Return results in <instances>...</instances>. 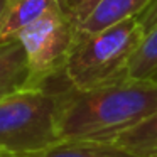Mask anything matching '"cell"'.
<instances>
[{
    "label": "cell",
    "mask_w": 157,
    "mask_h": 157,
    "mask_svg": "<svg viewBox=\"0 0 157 157\" xmlns=\"http://www.w3.org/2000/svg\"><path fill=\"white\" fill-rule=\"evenodd\" d=\"M27 88H36L27 56L17 37L0 44V100Z\"/></svg>",
    "instance_id": "5b68a950"
},
{
    "label": "cell",
    "mask_w": 157,
    "mask_h": 157,
    "mask_svg": "<svg viewBox=\"0 0 157 157\" xmlns=\"http://www.w3.org/2000/svg\"><path fill=\"white\" fill-rule=\"evenodd\" d=\"M145 31L139 17L93 34H76L64 76L76 90H91L128 78V64Z\"/></svg>",
    "instance_id": "7a4b0ae2"
},
{
    "label": "cell",
    "mask_w": 157,
    "mask_h": 157,
    "mask_svg": "<svg viewBox=\"0 0 157 157\" xmlns=\"http://www.w3.org/2000/svg\"><path fill=\"white\" fill-rule=\"evenodd\" d=\"M2 157H9V155H2Z\"/></svg>",
    "instance_id": "9a60e30c"
},
{
    "label": "cell",
    "mask_w": 157,
    "mask_h": 157,
    "mask_svg": "<svg viewBox=\"0 0 157 157\" xmlns=\"http://www.w3.org/2000/svg\"><path fill=\"white\" fill-rule=\"evenodd\" d=\"M157 110V79L125 78L91 90H59L61 140L113 142Z\"/></svg>",
    "instance_id": "6da1fadb"
},
{
    "label": "cell",
    "mask_w": 157,
    "mask_h": 157,
    "mask_svg": "<svg viewBox=\"0 0 157 157\" xmlns=\"http://www.w3.org/2000/svg\"><path fill=\"white\" fill-rule=\"evenodd\" d=\"M31 157H137L113 142L59 140L49 149Z\"/></svg>",
    "instance_id": "ba28073f"
},
{
    "label": "cell",
    "mask_w": 157,
    "mask_h": 157,
    "mask_svg": "<svg viewBox=\"0 0 157 157\" xmlns=\"http://www.w3.org/2000/svg\"><path fill=\"white\" fill-rule=\"evenodd\" d=\"M59 90L27 88L0 100V152L31 157L58 144Z\"/></svg>",
    "instance_id": "3957f363"
},
{
    "label": "cell",
    "mask_w": 157,
    "mask_h": 157,
    "mask_svg": "<svg viewBox=\"0 0 157 157\" xmlns=\"http://www.w3.org/2000/svg\"><path fill=\"white\" fill-rule=\"evenodd\" d=\"M2 155H4V154H2V152H0V157H2Z\"/></svg>",
    "instance_id": "5bb4252c"
},
{
    "label": "cell",
    "mask_w": 157,
    "mask_h": 157,
    "mask_svg": "<svg viewBox=\"0 0 157 157\" xmlns=\"http://www.w3.org/2000/svg\"><path fill=\"white\" fill-rule=\"evenodd\" d=\"M27 56L36 88L64 76V66L76 39V22L61 2L17 34Z\"/></svg>",
    "instance_id": "277c9868"
},
{
    "label": "cell",
    "mask_w": 157,
    "mask_h": 157,
    "mask_svg": "<svg viewBox=\"0 0 157 157\" xmlns=\"http://www.w3.org/2000/svg\"><path fill=\"white\" fill-rule=\"evenodd\" d=\"M64 0H7L0 14V44L36 22L39 17Z\"/></svg>",
    "instance_id": "52a82bcc"
},
{
    "label": "cell",
    "mask_w": 157,
    "mask_h": 157,
    "mask_svg": "<svg viewBox=\"0 0 157 157\" xmlns=\"http://www.w3.org/2000/svg\"><path fill=\"white\" fill-rule=\"evenodd\" d=\"M128 78L157 79V24L145 32L142 44L128 64Z\"/></svg>",
    "instance_id": "30bf717a"
},
{
    "label": "cell",
    "mask_w": 157,
    "mask_h": 157,
    "mask_svg": "<svg viewBox=\"0 0 157 157\" xmlns=\"http://www.w3.org/2000/svg\"><path fill=\"white\" fill-rule=\"evenodd\" d=\"M64 4L71 17L75 19L76 25H78L93 10V7L98 4V0H64Z\"/></svg>",
    "instance_id": "8fae6325"
},
{
    "label": "cell",
    "mask_w": 157,
    "mask_h": 157,
    "mask_svg": "<svg viewBox=\"0 0 157 157\" xmlns=\"http://www.w3.org/2000/svg\"><path fill=\"white\" fill-rule=\"evenodd\" d=\"M139 22L142 24L145 32H149L157 24V0H150V4L144 9V12H140Z\"/></svg>",
    "instance_id": "7c38bea8"
},
{
    "label": "cell",
    "mask_w": 157,
    "mask_h": 157,
    "mask_svg": "<svg viewBox=\"0 0 157 157\" xmlns=\"http://www.w3.org/2000/svg\"><path fill=\"white\" fill-rule=\"evenodd\" d=\"M5 4H7V0H0V14H2V10H4Z\"/></svg>",
    "instance_id": "4fadbf2b"
},
{
    "label": "cell",
    "mask_w": 157,
    "mask_h": 157,
    "mask_svg": "<svg viewBox=\"0 0 157 157\" xmlns=\"http://www.w3.org/2000/svg\"><path fill=\"white\" fill-rule=\"evenodd\" d=\"M150 0H98L93 10L76 25V34H93L106 27L139 17Z\"/></svg>",
    "instance_id": "8992f818"
},
{
    "label": "cell",
    "mask_w": 157,
    "mask_h": 157,
    "mask_svg": "<svg viewBox=\"0 0 157 157\" xmlns=\"http://www.w3.org/2000/svg\"><path fill=\"white\" fill-rule=\"evenodd\" d=\"M113 144L137 157H157V110L135 127L118 135Z\"/></svg>",
    "instance_id": "9c48e42d"
}]
</instances>
